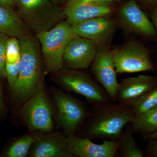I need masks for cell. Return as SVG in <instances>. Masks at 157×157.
<instances>
[{"label":"cell","instance_id":"cell-25","mask_svg":"<svg viewBox=\"0 0 157 157\" xmlns=\"http://www.w3.org/2000/svg\"><path fill=\"white\" fill-rule=\"evenodd\" d=\"M151 142L149 145L150 153L153 156L157 157V140H151Z\"/></svg>","mask_w":157,"mask_h":157},{"label":"cell","instance_id":"cell-32","mask_svg":"<svg viewBox=\"0 0 157 157\" xmlns=\"http://www.w3.org/2000/svg\"><path fill=\"white\" fill-rule=\"evenodd\" d=\"M101 2H106L113 3V2H119L121 0H98Z\"/></svg>","mask_w":157,"mask_h":157},{"label":"cell","instance_id":"cell-29","mask_svg":"<svg viewBox=\"0 0 157 157\" xmlns=\"http://www.w3.org/2000/svg\"><path fill=\"white\" fill-rule=\"evenodd\" d=\"M14 0H0V4L9 8L14 6Z\"/></svg>","mask_w":157,"mask_h":157},{"label":"cell","instance_id":"cell-28","mask_svg":"<svg viewBox=\"0 0 157 157\" xmlns=\"http://www.w3.org/2000/svg\"><path fill=\"white\" fill-rule=\"evenodd\" d=\"M94 1L95 0H76V1H73V2H68L66 8H70V7H73V6L81 5V4L90 2Z\"/></svg>","mask_w":157,"mask_h":157},{"label":"cell","instance_id":"cell-20","mask_svg":"<svg viewBox=\"0 0 157 157\" xmlns=\"http://www.w3.org/2000/svg\"><path fill=\"white\" fill-rule=\"evenodd\" d=\"M157 106V85L140 97L132 105L135 117Z\"/></svg>","mask_w":157,"mask_h":157},{"label":"cell","instance_id":"cell-15","mask_svg":"<svg viewBox=\"0 0 157 157\" xmlns=\"http://www.w3.org/2000/svg\"><path fill=\"white\" fill-rule=\"evenodd\" d=\"M112 3L106 2L95 0L70 8H66L63 14L66 16L67 21L70 25L95 17H106L114 11Z\"/></svg>","mask_w":157,"mask_h":157},{"label":"cell","instance_id":"cell-21","mask_svg":"<svg viewBox=\"0 0 157 157\" xmlns=\"http://www.w3.org/2000/svg\"><path fill=\"white\" fill-rule=\"evenodd\" d=\"M35 139L31 135H26L20 138L9 147L6 155L9 157L26 156L33 144Z\"/></svg>","mask_w":157,"mask_h":157},{"label":"cell","instance_id":"cell-1","mask_svg":"<svg viewBox=\"0 0 157 157\" xmlns=\"http://www.w3.org/2000/svg\"><path fill=\"white\" fill-rule=\"evenodd\" d=\"M21 66L19 75L12 88L15 98L21 102L42 90L41 48L36 37L27 34L19 39Z\"/></svg>","mask_w":157,"mask_h":157},{"label":"cell","instance_id":"cell-17","mask_svg":"<svg viewBox=\"0 0 157 157\" xmlns=\"http://www.w3.org/2000/svg\"><path fill=\"white\" fill-rule=\"evenodd\" d=\"M28 28L19 14L0 4V33L19 39L28 33Z\"/></svg>","mask_w":157,"mask_h":157},{"label":"cell","instance_id":"cell-7","mask_svg":"<svg viewBox=\"0 0 157 157\" xmlns=\"http://www.w3.org/2000/svg\"><path fill=\"white\" fill-rule=\"evenodd\" d=\"M22 114L29 128L33 131L49 133L54 124L48 98L42 90L26 101Z\"/></svg>","mask_w":157,"mask_h":157},{"label":"cell","instance_id":"cell-6","mask_svg":"<svg viewBox=\"0 0 157 157\" xmlns=\"http://www.w3.org/2000/svg\"><path fill=\"white\" fill-rule=\"evenodd\" d=\"M117 73H135L154 70L149 52L137 42L128 43L112 51Z\"/></svg>","mask_w":157,"mask_h":157},{"label":"cell","instance_id":"cell-12","mask_svg":"<svg viewBox=\"0 0 157 157\" xmlns=\"http://www.w3.org/2000/svg\"><path fill=\"white\" fill-rule=\"evenodd\" d=\"M118 16L122 24L130 32L150 39L156 37V30L137 0H129L124 4L120 9Z\"/></svg>","mask_w":157,"mask_h":157},{"label":"cell","instance_id":"cell-10","mask_svg":"<svg viewBox=\"0 0 157 157\" xmlns=\"http://www.w3.org/2000/svg\"><path fill=\"white\" fill-rule=\"evenodd\" d=\"M91 65L96 80L112 101L116 102L119 82L112 51L104 47H99Z\"/></svg>","mask_w":157,"mask_h":157},{"label":"cell","instance_id":"cell-8","mask_svg":"<svg viewBox=\"0 0 157 157\" xmlns=\"http://www.w3.org/2000/svg\"><path fill=\"white\" fill-rule=\"evenodd\" d=\"M59 121L67 134L75 133L88 116L85 106L81 101L62 92L55 93Z\"/></svg>","mask_w":157,"mask_h":157},{"label":"cell","instance_id":"cell-18","mask_svg":"<svg viewBox=\"0 0 157 157\" xmlns=\"http://www.w3.org/2000/svg\"><path fill=\"white\" fill-rule=\"evenodd\" d=\"M134 133L131 124L127 126L118 139V157H142L144 153L137 146L133 134Z\"/></svg>","mask_w":157,"mask_h":157},{"label":"cell","instance_id":"cell-11","mask_svg":"<svg viewBox=\"0 0 157 157\" xmlns=\"http://www.w3.org/2000/svg\"><path fill=\"white\" fill-rule=\"evenodd\" d=\"M68 148L73 157H116L118 156V141L103 140L98 144L87 137H79L75 133L67 136Z\"/></svg>","mask_w":157,"mask_h":157},{"label":"cell","instance_id":"cell-13","mask_svg":"<svg viewBox=\"0 0 157 157\" xmlns=\"http://www.w3.org/2000/svg\"><path fill=\"white\" fill-rule=\"evenodd\" d=\"M157 85V78L155 76L140 75L124 78L119 83L116 101L132 106Z\"/></svg>","mask_w":157,"mask_h":157},{"label":"cell","instance_id":"cell-24","mask_svg":"<svg viewBox=\"0 0 157 157\" xmlns=\"http://www.w3.org/2000/svg\"><path fill=\"white\" fill-rule=\"evenodd\" d=\"M21 59L14 64L6 63V77L11 88L14 85L19 75L20 70Z\"/></svg>","mask_w":157,"mask_h":157},{"label":"cell","instance_id":"cell-30","mask_svg":"<svg viewBox=\"0 0 157 157\" xmlns=\"http://www.w3.org/2000/svg\"><path fill=\"white\" fill-rule=\"evenodd\" d=\"M145 138L150 140H157V130L150 134H144Z\"/></svg>","mask_w":157,"mask_h":157},{"label":"cell","instance_id":"cell-16","mask_svg":"<svg viewBox=\"0 0 157 157\" xmlns=\"http://www.w3.org/2000/svg\"><path fill=\"white\" fill-rule=\"evenodd\" d=\"M72 26L74 33L101 44L105 42L114 30L113 23L105 17L92 18Z\"/></svg>","mask_w":157,"mask_h":157},{"label":"cell","instance_id":"cell-35","mask_svg":"<svg viewBox=\"0 0 157 157\" xmlns=\"http://www.w3.org/2000/svg\"><path fill=\"white\" fill-rule=\"evenodd\" d=\"M14 2H18V0H14Z\"/></svg>","mask_w":157,"mask_h":157},{"label":"cell","instance_id":"cell-27","mask_svg":"<svg viewBox=\"0 0 157 157\" xmlns=\"http://www.w3.org/2000/svg\"><path fill=\"white\" fill-rule=\"evenodd\" d=\"M152 22L157 31V4L151 9Z\"/></svg>","mask_w":157,"mask_h":157},{"label":"cell","instance_id":"cell-2","mask_svg":"<svg viewBox=\"0 0 157 157\" xmlns=\"http://www.w3.org/2000/svg\"><path fill=\"white\" fill-rule=\"evenodd\" d=\"M94 107L84 132L85 137L90 139L117 140L124 127L135 117L132 106L127 104L111 102Z\"/></svg>","mask_w":157,"mask_h":157},{"label":"cell","instance_id":"cell-3","mask_svg":"<svg viewBox=\"0 0 157 157\" xmlns=\"http://www.w3.org/2000/svg\"><path fill=\"white\" fill-rule=\"evenodd\" d=\"M74 35L72 26L67 21L59 23L49 30L36 34L41 45L46 72H59L63 68L65 49Z\"/></svg>","mask_w":157,"mask_h":157},{"label":"cell","instance_id":"cell-9","mask_svg":"<svg viewBox=\"0 0 157 157\" xmlns=\"http://www.w3.org/2000/svg\"><path fill=\"white\" fill-rule=\"evenodd\" d=\"M98 48V44L95 41L75 34L65 49L63 68L75 70L88 68L95 57Z\"/></svg>","mask_w":157,"mask_h":157},{"label":"cell","instance_id":"cell-33","mask_svg":"<svg viewBox=\"0 0 157 157\" xmlns=\"http://www.w3.org/2000/svg\"><path fill=\"white\" fill-rule=\"evenodd\" d=\"M51 2H52L54 4L56 5L58 3L61 2H63L65 0H50Z\"/></svg>","mask_w":157,"mask_h":157},{"label":"cell","instance_id":"cell-22","mask_svg":"<svg viewBox=\"0 0 157 157\" xmlns=\"http://www.w3.org/2000/svg\"><path fill=\"white\" fill-rule=\"evenodd\" d=\"M21 59L19 40L16 37L9 38L6 48V63L14 64Z\"/></svg>","mask_w":157,"mask_h":157},{"label":"cell","instance_id":"cell-31","mask_svg":"<svg viewBox=\"0 0 157 157\" xmlns=\"http://www.w3.org/2000/svg\"><path fill=\"white\" fill-rule=\"evenodd\" d=\"M4 107V103L2 96V86L0 84V113L2 112Z\"/></svg>","mask_w":157,"mask_h":157},{"label":"cell","instance_id":"cell-26","mask_svg":"<svg viewBox=\"0 0 157 157\" xmlns=\"http://www.w3.org/2000/svg\"><path fill=\"white\" fill-rule=\"evenodd\" d=\"M142 6L147 9H151L157 4V0H138Z\"/></svg>","mask_w":157,"mask_h":157},{"label":"cell","instance_id":"cell-14","mask_svg":"<svg viewBox=\"0 0 157 157\" xmlns=\"http://www.w3.org/2000/svg\"><path fill=\"white\" fill-rule=\"evenodd\" d=\"M30 154L33 157H73L68 148L67 137L52 133L35 139Z\"/></svg>","mask_w":157,"mask_h":157},{"label":"cell","instance_id":"cell-34","mask_svg":"<svg viewBox=\"0 0 157 157\" xmlns=\"http://www.w3.org/2000/svg\"><path fill=\"white\" fill-rule=\"evenodd\" d=\"M76 1V0H69V2H73V1Z\"/></svg>","mask_w":157,"mask_h":157},{"label":"cell","instance_id":"cell-4","mask_svg":"<svg viewBox=\"0 0 157 157\" xmlns=\"http://www.w3.org/2000/svg\"><path fill=\"white\" fill-rule=\"evenodd\" d=\"M18 3L20 17L36 34L53 28L64 15L50 0H18Z\"/></svg>","mask_w":157,"mask_h":157},{"label":"cell","instance_id":"cell-23","mask_svg":"<svg viewBox=\"0 0 157 157\" xmlns=\"http://www.w3.org/2000/svg\"><path fill=\"white\" fill-rule=\"evenodd\" d=\"M9 39L8 35L0 33V77H6V48Z\"/></svg>","mask_w":157,"mask_h":157},{"label":"cell","instance_id":"cell-19","mask_svg":"<svg viewBox=\"0 0 157 157\" xmlns=\"http://www.w3.org/2000/svg\"><path fill=\"white\" fill-rule=\"evenodd\" d=\"M133 132L150 134L157 130V106L136 117L131 123Z\"/></svg>","mask_w":157,"mask_h":157},{"label":"cell","instance_id":"cell-5","mask_svg":"<svg viewBox=\"0 0 157 157\" xmlns=\"http://www.w3.org/2000/svg\"><path fill=\"white\" fill-rule=\"evenodd\" d=\"M59 72V81L63 87L83 96L93 105L113 102L104 88L87 74L65 68Z\"/></svg>","mask_w":157,"mask_h":157}]
</instances>
